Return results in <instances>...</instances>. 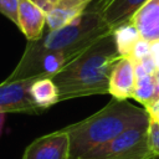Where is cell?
I'll list each match as a JSON object with an SVG mask.
<instances>
[{
    "instance_id": "11",
    "label": "cell",
    "mask_w": 159,
    "mask_h": 159,
    "mask_svg": "<svg viewBox=\"0 0 159 159\" xmlns=\"http://www.w3.org/2000/svg\"><path fill=\"white\" fill-rule=\"evenodd\" d=\"M148 0H113L101 14L106 24L114 30L117 26L129 21L134 12Z\"/></svg>"
},
{
    "instance_id": "9",
    "label": "cell",
    "mask_w": 159,
    "mask_h": 159,
    "mask_svg": "<svg viewBox=\"0 0 159 159\" xmlns=\"http://www.w3.org/2000/svg\"><path fill=\"white\" fill-rule=\"evenodd\" d=\"M93 0H58L46 12V26L48 30L60 29L87 11Z\"/></svg>"
},
{
    "instance_id": "22",
    "label": "cell",
    "mask_w": 159,
    "mask_h": 159,
    "mask_svg": "<svg viewBox=\"0 0 159 159\" xmlns=\"http://www.w3.org/2000/svg\"><path fill=\"white\" fill-rule=\"evenodd\" d=\"M5 116H6V113H0V134H1V130H2V127H4Z\"/></svg>"
},
{
    "instance_id": "21",
    "label": "cell",
    "mask_w": 159,
    "mask_h": 159,
    "mask_svg": "<svg viewBox=\"0 0 159 159\" xmlns=\"http://www.w3.org/2000/svg\"><path fill=\"white\" fill-rule=\"evenodd\" d=\"M154 80H155V101H157L159 99V70L155 72Z\"/></svg>"
},
{
    "instance_id": "18",
    "label": "cell",
    "mask_w": 159,
    "mask_h": 159,
    "mask_svg": "<svg viewBox=\"0 0 159 159\" xmlns=\"http://www.w3.org/2000/svg\"><path fill=\"white\" fill-rule=\"evenodd\" d=\"M113 0H93L92 1V4L89 5V7L87 9V10H89V11H94V12H97V14H102V11L112 2Z\"/></svg>"
},
{
    "instance_id": "17",
    "label": "cell",
    "mask_w": 159,
    "mask_h": 159,
    "mask_svg": "<svg viewBox=\"0 0 159 159\" xmlns=\"http://www.w3.org/2000/svg\"><path fill=\"white\" fill-rule=\"evenodd\" d=\"M19 0H0V12L17 26Z\"/></svg>"
},
{
    "instance_id": "20",
    "label": "cell",
    "mask_w": 159,
    "mask_h": 159,
    "mask_svg": "<svg viewBox=\"0 0 159 159\" xmlns=\"http://www.w3.org/2000/svg\"><path fill=\"white\" fill-rule=\"evenodd\" d=\"M147 112L153 118H159V99H157L152 106L147 108Z\"/></svg>"
},
{
    "instance_id": "6",
    "label": "cell",
    "mask_w": 159,
    "mask_h": 159,
    "mask_svg": "<svg viewBox=\"0 0 159 159\" xmlns=\"http://www.w3.org/2000/svg\"><path fill=\"white\" fill-rule=\"evenodd\" d=\"M21 159H71L67 132L62 128L36 138L26 147Z\"/></svg>"
},
{
    "instance_id": "5",
    "label": "cell",
    "mask_w": 159,
    "mask_h": 159,
    "mask_svg": "<svg viewBox=\"0 0 159 159\" xmlns=\"http://www.w3.org/2000/svg\"><path fill=\"white\" fill-rule=\"evenodd\" d=\"M35 78L0 83V113H42L31 99L29 88Z\"/></svg>"
},
{
    "instance_id": "10",
    "label": "cell",
    "mask_w": 159,
    "mask_h": 159,
    "mask_svg": "<svg viewBox=\"0 0 159 159\" xmlns=\"http://www.w3.org/2000/svg\"><path fill=\"white\" fill-rule=\"evenodd\" d=\"M130 20L139 31L140 37L153 42L159 26V2L157 0H148L134 12Z\"/></svg>"
},
{
    "instance_id": "25",
    "label": "cell",
    "mask_w": 159,
    "mask_h": 159,
    "mask_svg": "<svg viewBox=\"0 0 159 159\" xmlns=\"http://www.w3.org/2000/svg\"><path fill=\"white\" fill-rule=\"evenodd\" d=\"M155 119H158V120H159V118H155Z\"/></svg>"
},
{
    "instance_id": "8",
    "label": "cell",
    "mask_w": 159,
    "mask_h": 159,
    "mask_svg": "<svg viewBox=\"0 0 159 159\" xmlns=\"http://www.w3.org/2000/svg\"><path fill=\"white\" fill-rule=\"evenodd\" d=\"M46 26V12L31 0H19L17 27L27 41L39 40Z\"/></svg>"
},
{
    "instance_id": "19",
    "label": "cell",
    "mask_w": 159,
    "mask_h": 159,
    "mask_svg": "<svg viewBox=\"0 0 159 159\" xmlns=\"http://www.w3.org/2000/svg\"><path fill=\"white\" fill-rule=\"evenodd\" d=\"M150 57L153 58L157 68L159 70V40L150 42Z\"/></svg>"
},
{
    "instance_id": "1",
    "label": "cell",
    "mask_w": 159,
    "mask_h": 159,
    "mask_svg": "<svg viewBox=\"0 0 159 159\" xmlns=\"http://www.w3.org/2000/svg\"><path fill=\"white\" fill-rule=\"evenodd\" d=\"M119 57L113 32L91 45L52 77L60 102L108 93L109 73Z\"/></svg>"
},
{
    "instance_id": "12",
    "label": "cell",
    "mask_w": 159,
    "mask_h": 159,
    "mask_svg": "<svg viewBox=\"0 0 159 159\" xmlns=\"http://www.w3.org/2000/svg\"><path fill=\"white\" fill-rule=\"evenodd\" d=\"M30 96L35 106L42 112L60 102L58 88L52 78H35L29 88Z\"/></svg>"
},
{
    "instance_id": "26",
    "label": "cell",
    "mask_w": 159,
    "mask_h": 159,
    "mask_svg": "<svg viewBox=\"0 0 159 159\" xmlns=\"http://www.w3.org/2000/svg\"><path fill=\"white\" fill-rule=\"evenodd\" d=\"M157 1H158V2H159V0H157Z\"/></svg>"
},
{
    "instance_id": "4",
    "label": "cell",
    "mask_w": 159,
    "mask_h": 159,
    "mask_svg": "<svg viewBox=\"0 0 159 159\" xmlns=\"http://www.w3.org/2000/svg\"><path fill=\"white\" fill-rule=\"evenodd\" d=\"M148 122L125 129L81 159H148L153 155L148 145Z\"/></svg>"
},
{
    "instance_id": "15",
    "label": "cell",
    "mask_w": 159,
    "mask_h": 159,
    "mask_svg": "<svg viewBox=\"0 0 159 159\" xmlns=\"http://www.w3.org/2000/svg\"><path fill=\"white\" fill-rule=\"evenodd\" d=\"M148 145L153 155H159V120L149 116Z\"/></svg>"
},
{
    "instance_id": "2",
    "label": "cell",
    "mask_w": 159,
    "mask_h": 159,
    "mask_svg": "<svg viewBox=\"0 0 159 159\" xmlns=\"http://www.w3.org/2000/svg\"><path fill=\"white\" fill-rule=\"evenodd\" d=\"M148 120L149 114L145 108L112 97L96 113L63 128L70 138V157L81 159L86 153L108 143L125 129Z\"/></svg>"
},
{
    "instance_id": "23",
    "label": "cell",
    "mask_w": 159,
    "mask_h": 159,
    "mask_svg": "<svg viewBox=\"0 0 159 159\" xmlns=\"http://www.w3.org/2000/svg\"><path fill=\"white\" fill-rule=\"evenodd\" d=\"M45 1L47 2L48 7H50V10H51V7H52V6H53V5H55V4H56V2L58 1V0H45ZM50 10H48V11H50Z\"/></svg>"
},
{
    "instance_id": "13",
    "label": "cell",
    "mask_w": 159,
    "mask_h": 159,
    "mask_svg": "<svg viewBox=\"0 0 159 159\" xmlns=\"http://www.w3.org/2000/svg\"><path fill=\"white\" fill-rule=\"evenodd\" d=\"M113 37H114L117 51H118L119 56L128 57L130 50L133 48L135 42L140 39V34L137 30L133 21L129 20V21L117 26L113 30Z\"/></svg>"
},
{
    "instance_id": "3",
    "label": "cell",
    "mask_w": 159,
    "mask_h": 159,
    "mask_svg": "<svg viewBox=\"0 0 159 159\" xmlns=\"http://www.w3.org/2000/svg\"><path fill=\"white\" fill-rule=\"evenodd\" d=\"M111 32L113 30L99 14L87 10L72 22L56 30H47L36 41H27L25 48L36 52L71 51L82 53Z\"/></svg>"
},
{
    "instance_id": "16",
    "label": "cell",
    "mask_w": 159,
    "mask_h": 159,
    "mask_svg": "<svg viewBox=\"0 0 159 159\" xmlns=\"http://www.w3.org/2000/svg\"><path fill=\"white\" fill-rule=\"evenodd\" d=\"M150 55V42L144 40V39H139L135 45L133 46V48L130 50L128 57L133 61V62H139L143 58L148 57Z\"/></svg>"
},
{
    "instance_id": "7",
    "label": "cell",
    "mask_w": 159,
    "mask_h": 159,
    "mask_svg": "<svg viewBox=\"0 0 159 159\" xmlns=\"http://www.w3.org/2000/svg\"><path fill=\"white\" fill-rule=\"evenodd\" d=\"M135 88L134 62L129 57H119L112 66L108 80V93L117 99L133 98Z\"/></svg>"
},
{
    "instance_id": "14",
    "label": "cell",
    "mask_w": 159,
    "mask_h": 159,
    "mask_svg": "<svg viewBox=\"0 0 159 159\" xmlns=\"http://www.w3.org/2000/svg\"><path fill=\"white\" fill-rule=\"evenodd\" d=\"M133 98L139 102L143 108H148L155 102V80L154 76L147 75L139 78H135V88Z\"/></svg>"
},
{
    "instance_id": "24",
    "label": "cell",
    "mask_w": 159,
    "mask_h": 159,
    "mask_svg": "<svg viewBox=\"0 0 159 159\" xmlns=\"http://www.w3.org/2000/svg\"><path fill=\"white\" fill-rule=\"evenodd\" d=\"M148 159H159V155H152V157H149Z\"/></svg>"
}]
</instances>
